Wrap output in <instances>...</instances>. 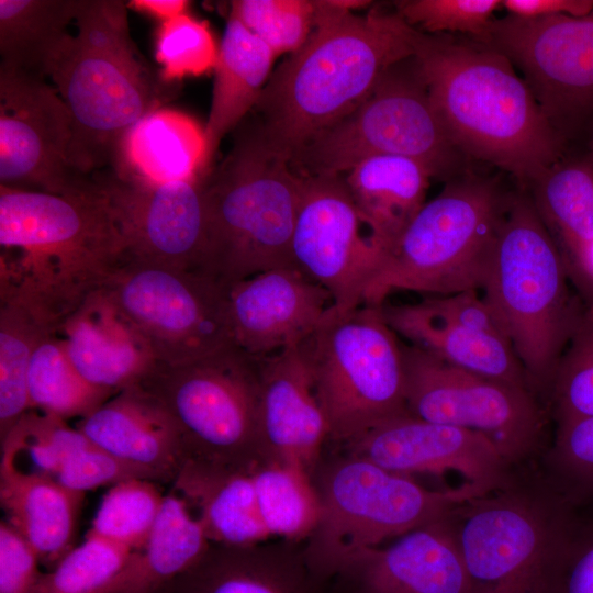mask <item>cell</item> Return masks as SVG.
Listing matches in <instances>:
<instances>
[{
  "mask_svg": "<svg viewBox=\"0 0 593 593\" xmlns=\"http://www.w3.org/2000/svg\"><path fill=\"white\" fill-rule=\"evenodd\" d=\"M304 44L270 75L254 108L266 144L290 161L357 107L394 65L415 56L421 32L361 0H315Z\"/></svg>",
  "mask_w": 593,
  "mask_h": 593,
  "instance_id": "6da1fadb",
  "label": "cell"
},
{
  "mask_svg": "<svg viewBox=\"0 0 593 593\" xmlns=\"http://www.w3.org/2000/svg\"><path fill=\"white\" fill-rule=\"evenodd\" d=\"M0 301L58 332L125 259L121 232L94 188L52 194L0 187Z\"/></svg>",
  "mask_w": 593,
  "mask_h": 593,
  "instance_id": "7a4b0ae2",
  "label": "cell"
},
{
  "mask_svg": "<svg viewBox=\"0 0 593 593\" xmlns=\"http://www.w3.org/2000/svg\"><path fill=\"white\" fill-rule=\"evenodd\" d=\"M414 58L459 152L528 183L558 163L560 135L504 54L479 42L421 32Z\"/></svg>",
  "mask_w": 593,
  "mask_h": 593,
  "instance_id": "3957f363",
  "label": "cell"
},
{
  "mask_svg": "<svg viewBox=\"0 0 593 593\" xmlns=\"http://www.w3.org/2000/svg\"><path fill=\"white\" fill-rule=\"evenodd\" d=\"M75 24L48 76L71 116L69 165L89 177L115 167L128 132L175 90L138 56L127 2L79 0Z\"/></svg>",
  "mask_w": 593,
  "mask_h": 593,
  "instance_id": "277c9868",
  "label": "cell"
},
{
  "mask_svg": "<svg viewBox=\"0 0 593 593\" xmlns=\"http://www.w3.org/2000/svg\"><path fill=\"white\" fill-rule=\"evenodd\" d=\"M221 163L201 177L205 213L204 272L227 287L292 266L291 239L304 176L244 119Z\"/></svg>",
  "mask_w": 593,
  "mask_h": 593,
  "instance_id": "5b68a950",
  "label": "cell"
},
{
  "mask_svg": "<svg viewBox=\"0 0 593 593\" xmlns=\"http://www.w3.org/2000/svg\"><path fill=\"white\" fill-rule=\"evenodd\" d=\"M532 200L510 199L489 258L483 299L506 332L534 394L549 400L564 346L583 309Z\"/></svg>",
  "mask_w": 593,
  "mask_h": 593,
  "instance_id": "8992f818",
  "label": "cell"
},
{
  "mask_svg": "<svg viewBox=\"0 0 593 593\" xmlns=\"http://www.w3.org/2000/svg\"><path fill=\"white\" fill-rule=\"evenodd\" d=\"M313 482L322 514L304 547L310 562L331 579L353 555L435 522L489 492L470 483L427 489L412 477L347 454L317 467Z\"/></svg>",
  "mask_w": 593,
  "mask_h": 593,
  "instance_id": "52a82bcc",
  "label": "cell"
},
{
  "mask_svg": "<svg viewBox=\"0 0 593 593\" xmlns=\"http://www.w3.org/2000/svg\"><path fill=\"white\" fill-rule=\"evenodd\" d=\"M328 427L342 446L407 415L402 344L381 305L327 309L300 346Z\"/></svg>",
  "mask_w": 593,
  "mask_h": 593,
  "instance_id": "ba28073f",
  "label": "cell"
},
{
  "mask_svg": "<svg viewBox=\"0 0 593 593\" xmlns=\"http://www.w3.org/2000/svg\"><path fill=\"white\" fill-rule=\"evenodd\" d=\"M506 203L490 181L447 184L384 256L362 304L380 306L399 290L449 295L481 289Z\"/></svg>",
  "mask_w": 593,
  "mask_h": 593,
  "instance_id": "9c48e42d",
  "label": "cell"
},
{
  "mask_svg": "<svg viewBox=\"0 0 593 593\" xmlns=\"http://www.w3.org/2000/svg\"><path fill=\"white\" fill-rule=\"evenodd\" d=\"M137 385L174 419L186 460L251 474L270 463L260 433L259 358L233 346L192 361H156Z\"/></svg>",
  "mask_w": 593,
  "mask_h": 593,
  "instance_id": "30bf717a",
  "label": "cell"
},
{
  "mask_svg": "<svg viewBox=\"0 0 593 593\" xmlns=\"http://www.w3.org/2000/svg\"><path fill=\"white\" fill-rule=\"evenodd\" d=\"M574 506L541 474L518 468L503 488L455 506L446 519L471 593H538L544 564Z\"/></svg>",
  "mask_w": 593,
  "mask_h": 593,
  "instance_id": "8fae6325",
  "label": "cell"
},
{
  "mask_svg": "<svg viewBox=\"0 0 593 593\" xmlns=\"http://www.w3.org/2000/svg\"><path fill=\"white\" fill-rule=\"evenodd\" d=\"M459 150L435 113L414 56L391 67L371 94L291 159L302 176L344 175L366 158L393 155L448 175Z\"/></svg>",
  "mask_w": 593,
  "mask_h": 593,
  "instance_id": "7c38bea8",
  "label": "cell"
},
{
  "mask_svg": "<svg viewBox=\"0 0 593 593\" xmlns=\"http://www.w3.org/2000/svg\"><path fill=\"white\" fill-rule=\"evenodd\" d=\"M101 290L157 361L181 363L234 346L228 287L203 271L124 259Z\"/></svg>",
  "mask_w": 593,
  "mask_h": 593,
  "instance_id": "4fadbf2b",
  "label": "cell"
},
{
  "mask_svg": "<svg viewBox=\"0 0 593 593\" xmlns=\"http://www.w3.org/2000/svg\"><path fill=\"white\" fill-rule=\"evenodd\" d=\"M402 356L411 416L480 433L514 468L539 455L544 414L530 390L455 367L414 345L402 344Z\"/></svg>",
  "mask_w": 593,
  "mask_h": 593,
  "instance_id": "5bb4252c",
  "label": "cell"
},
{
  "mask_svg": "<svg viewBox=\"0 0 593 593\" xmlns=\"http://www.w3.org/2000/svg\"><path fill=\"white\" fill-rule=\"evenodd\" d=\"M70 112L45 78L0 67V187L52 194L93 189L68 161Z\"/></svg>",
  "mask_w": 593,
  "mask_h": 593,
  "instance_id": "9a60e30c",
  "label": "cell"
},
{
  "mask_svg": "<svg viewBox=\"0 0 593 593\" xmlns=\"http://www.w3.org/2000/svg\"><path fill=\"white\" fill-rule=\"evenodd\" d=\"M361 225L343 175L304 176L292 266L323 287L343 311L363 303L365 289L384 258Z\"/></svg>",
  "mask_w": 593,
  "mask_h": 593,
  "instance_id": "2e32d148",
  "label": "cell"
},
{
  "mask_svg": "<svg viewBox=\"0 0 593 593\" xmlns=\"http://www.w3.org/2000/svg\"><path fill=\"white\" fill-rule=\"evenodd\" d=\"M477 42L517 65L551 124L593 107V10L537 19L492 20Z\"/></svg>",
  "mask_w": 593,
  "mask_h": 593,
  "instance_id": "e0dca14e",
  "label": "cell"
},
{
  "mask_svg": "<svg viewBox=\"0 0 593 593\" xmlns=\"http://www.w3.org/2000/svg\"><path fill=\"white\" fill-rule=\"evenodd\" d=\"M90 178L121 232L125 259L204 272L201 177L157 183L104 169Z\"/></svg>",
  "mask_w": 593,
  "mask_h": 593,
  "instance_id": "ac0fdd59",
  "label": "cell"
},
{
  "mask_svg": "<svg viewBox=\"0 0 593 593\" xmlns=\"http://www.w3.org/2000/svg\"><path fill=\"white\" fill-rule=\"evenodd\" d=\"M342 447L347 455L400 474L457 473L466 483L489 491L508 484L518 469L484 435L410 414L384 422Z\"/></svg>",
  "mask_w": 593,
  "mask_h": 593,
  "instance_id": "d6986e66",
  "label": "cell"
},
{
  "mask_svg": "<svg viewBox=\"0 0 593 593\" xmlns=\"http://www.w3.org/2000/svg\"><path fill=\"white\" fill-rule=\"evenodd\" d=\"M333 583L337 593H471L446 515L353 555Z\"/></svg>",
  "mask_w": 593,
  "mask_h": 593,
  "instance_id": "ffe728a7",
  "label": "cell"
},
{
  "mask_svg": "<svg viewBox=\"0 0 593 593\" xmlns=\"http://www.w3.org/2000/svg\"><path fill=\"white\" fill-rule=\"evenodd\" d=\"M227 301L234 346L259 359L301 346L333 304L323 287L293 266L230 284Z\"/></svg>",
  "mask_w": 593,
  "mask_h": 593,
  "instance_id": "44dd1931",
  "label": "cell"
},
{
  "mask_svg": "<svg viewBox=\"0 0 593 593\" xmlns=\"http://www.w3.org/2000/svg\"><path fill=\"white\" fill-rule=\"evenodd\" d=\"M259 362V422L267 458L300 467L313 478L328 427L300 346Z\"/></svg>",
  "mask_w": 593,
  "mask_h": 593,
  "instance_id": "7402d4cb",
  "label": "cell"
},
{
  "mask_svg": "<svg viewBox=\"0 0 593 593\" xmlns=\"http://www.w3.org/2000/svg\"><path fill=\"white\" fill-rule=\"evenodd\" d=\"M172 593H337L309 560L304 541L268 539L247 546L211 544L172 580Z\"/></svg>",
  "mask_w": 593,
  "mask_h": 593,
  "instance_id": "603a6c76",
  "label": "cell"
},
{
  "mask_svg": "<svg viewBox=\"0 0 593 593\" xmlns=\"http://www.w3.org/2000/svg\"><path fill=\"white\" fill-rule=\"evenodd\" d=\"M57 334L78 372L114 393L137 385L157 361L144 336L102 290L91 294Z\"/></svg>",
  "mask_w": 593,
  "mask_h": 593,
  "instance_id": "cb8c5ba5",
  "label": "cell"
},
{
  "mask_svg": "<svg viewBox=\"0 0 593 593\" xmlns=\"http://www.w3.org/2000/svg\"><path fill=\"white\" fill-rule=\"evenodd\" d=\"M76 428L93 445L171 482L186 461L177 425L138 385L124 389L81 417Z\"/></svg>",
  "mask_w": 593,
  "mask_h": 593,
  "instance_id": "d4e9b609",
  "label": "cell"
},
{
  "mask_svg": "<svg viewBox=\"0 0 593 593\" xmlns=\"http://www.w3.org/2000/svg\"><path fill=\"white\" fill-rule=\"evenodd\" d=\"M83 496L49 475L21 469L12 457L1 454L2 510L40 562L54 568L72 549Z\"/></svg>",
  "mask_w": 593,
  "mask_h": 593,
  "instance_id": "484cf974",
  "label": "cell"
},
{
  "mask_svg": "<svg viewBox=\"0 0 593 593\" xmlns=\"http://www.w3.org/2000/svg\"><path fill=\"white\" fill-rule=\"evenodd\" d=\"M381 311L394 333L409 339L411 345L455 367L530 390L510 342L451 322L423 301L399 305L383 303Z\"/></svg>",
  "mask_w": 593,
  "mask_h": 593,
  "instance_id": "4316f807",
  "label": "cell"
},
{
  "mask_svg": "<svg viewBox=\"0 0 593 593\" xmlns=\"http://www.w3.org/2000/svg\"><path fill=\"white\" fill-rule=\"evenodd\" d=\"M172 491L198 511L195 517L211 544L247 546L271 539L260 517L251 473L187 459Z\"/></svg>",
  "mask_w": 593,
  "mask_h": 593,
  "instance_id": "83f0119b",
  "label": "cell"
},
{
  "mask_svg": "<svg viewBox=\"0 0 593 593\" xmlns=\"http://www.w3.org/2000/svg\"><path fill=\"white\" fill-rule=\"evenodd\" d=\"M343 176L361 222L385 256L425 204L430 172L413 159L379 155Z\"/></svg>",
  "mask_w": 593,
  "mask_h": 593,
  "instance_id": "f1b7e54d",
  "label": "cell"
},
{
  "mask_svg": "<svg viewBox=\"0 0 593 593\" xmlns=\"http://www.w3.org/2000/svg\"><path fill=\"white\" fill-rule=\"evenodd\" d=\"M530 184L532 202L586 304L591 301L584 265L593 240V161L557 163Z\"/></svg>",
  "mask_w": 593,
  "mask_h": 593,
  "instance_id": "f546056e",
  "label": "cell"
},
{
  "mask_svg": "<svg viewBox=\"0 0 593 593\" xmlns=\"http://www.w3.org/2000/svg\"><path fill=\"white\" fill-rule=\"evenodd\" d=\"M112 170L157 183L200 178L208 171L205 130L183 112L158 108L128 132Z\"/></svg>",
  "mask_w": 593,
  "mask_h": 593,
  "instance_id": "4dcf8cb0",
  "label": "cell"
},
{
  "mask_svg": "<svg viewBox=\"0 0 593 593\" xmlns=\"http://www.w3.org/2000/svg\"><path fill=\"white\" fill-rule=\"evenodd\" d=\"M276 57L234 15H228L219 48L211 110L204 128L208 170L222 138L255 108Z\"/></svg>",
  "mask_w": 593,
  "mask_h": 593,
  "instance_id": "1f68e13d",
  "label": "cell"
},
{
  "mask_svg": "<svg viewBox=\"0 0 593 593\" xmlns=\"http://www.w3.org/2000/svg\"><path fill=\"white\" fill-rule=\"evenodd\" d=\"M211 542L176 492L165 494L150 536L101 593H156L192 567Z\"/></svg>",
  "mask_w": 593,
  "mask_h": 593,
  "instance_id": "d6a6232c",
  "label": "cell"
},
{
  "mask_svg": "<svg viewBox=\"0 0 593 593\" xmlns=\"http://www.w3.org/2000/svg\"><path fill=\"white\" fill-rule=\"evenodd\" d=\"M79 0H0V67L45 78Z\"/></svg>",
  "mask_w": 593,
  "mask_h": 593,
  "instance_id": "836d02e7",
  "label": "cell"
},
{
  "mask_svg": "<svg viewBox=\"0 0 593 593\" xmlns=\"http://www.w3.org/2000/svg\"><path fill=\"white\" fill-rule=\"evenodd\" d=\"M27 389L31 409L63 421L81 418L116 394L90 383L78 372L57 332L47 333L36 345Z\"/></svg>",
  "mask_w": 593,
  "mask_h": 593,
  "instance_id": "e575fe53",
  "label": "cell"
},
{
  "mask_svg": "<svg viewBox=\"0 0 593 593\" xmlns=\"http://www.w3.org/2000/svg\"><path fill=\"white\" fill-rule=\"evenodd\" d=\"M260 517L270 538L303 542L315 530L322 505L313 478L279 462L253 472Z\"/></svg>",
  "mask_w": 593,
  "mask_h": 593,
  "instance_id": "d590c367",
  "label": "cell"
},
{
  "mask_svg": "<svg viewBox=\"0 0 593 593\" xmlns=\"http://www.w3.org/2000/svg\"><path fill=\"white\" fill-rule=\"evenodd\" d=\"M1 440L31 409L27 374L36 345L52 331L18 302L0 301Z\"/></svg>",
  "mask_w": 593,
  "mask_h": 593,
  "instance_id": "8d00e7d4",
  "label": "cell"
},
{
  "mask_svg": "<svg viewBox=\"0 0 593 593\" xmlns=\"http://www.w3.org/2000/svg\"><path fill=\"white\" fill-rule=\"evenodd\" d=\"M155 482L130 479L112 485L102 496L87 535L133 551L144 548L165 499Z\"/></svg>",
  "mask_w": 593,
  "mask_h": 593,
  "instance_id": "74e56055",
  "label": "cell"
},
{
  "mask_svg": "<svg viewBox=\"0 0 593 593\" xmlns=\"http://www.w3.org/2000/svg\"><path fill=\"white\" fill-rule=\"evenodd\" d=\"M541 474L574 507H593V416L557 425Z\"/></svg>",
  "mask_w": 593,
  "mask_h": 593,
  "instance_id": "f35d334b",
  "label": "cell"
},
{
  "mask_svg": "<svg viewBox=\"0 0 593 593\" xmlns=\"http://www.w3.org/2000/svg\"><path fill=\"white\" fill-rule=\"evenodd\" d=\"M133 550L87 535L47 572H41L33 593H101L119 574Z\"/></svg>",
  "mask_w": 593,
  "mask_h": 593,
  "instance_id": "ab89813d",
  "label": "cell"
},
{
  "mask_svg": "<svg viewBox=\"0 0 593 593\" xmlns=\"http://www.w3.org/2000/svg\"><path fill=\"white\" fill-rule=\"evenodd\" d=\"M548 401L557 425L593 416V302L585 304L561 356Z\"/></svg>",
  "mask_w": 593,
  "mask_h": 593,
  "instance_id": "60d3db41",
  "label": "cell"
},
{
  "mask_svg": "<svg viewBox=\"0 0 593 593\" xmlns=\"http://www.w3.org/2000/svg\"><path fill=\"white\" fill-rule=\"evenodd\" d=\"M538 593H593V507H574L544 564Z\"/></svg>",
  "mask_w": 593,
  "mask_h": 593,
  "instance_id": "b9f144b4",
  "label": "cell"
},
{
  "mask_svg": "<svg viewBox=\"0 0 593 593\" xmlns=\"http://www.w3.org/2000/svg\"><path fill=\"white\" fill-rule=\"evenodd\" d=\"M315 12V0H235L230 14L279 56L304 44Z\"/></svg>",
  "mask_w": 593,
  "mask_h": 593,
  "instance_id": "7bdbcfd3",
  "label": "cell"
},
{
  "mask_svg": "<svg viewBox=\"0 0 593 593\" xmlns=\"http://www.w3.org/2000/svg\"><path fill=\"white\" fill-rule=\"evenodd\" d=\"M219 48L205 21L182 13L161 22L156 41L160 77L174 83L215 69Z\"/></svg>",
  "mask_w": 593,
  "mask_h": 593,
  "instance_id": "ee69618b",
  "label": "cell"
},
{
  "mask_svg": "<svg viewBox=\"0 0 593 593\" xmlns=\"http://www.w3.org/2000/svg\"><path fill=\"white\" fill-rule=\"evenodd\" d=\"M2 449L24 450L34 471L55 479L66 459L90 440L60 418L26 412L1 440Z\"/></svg>",
  "mask_w": 593,
  "mask_h": 593,
  "instance_id": "f6af8a7d",
  "label": "cell"
},
{
  "mask_svg": "<svg viewBox=\"0 0 593 593\" xmlns=\"http://www.w3.org/2000/svg\"><path fill=\"white\" fill-rule=\"evenodd\" d=\"M501 0H403L396 1V13L411 26H421L436 35L460 32L480 40L486 33L493 12Z\"/></svg>",
  "mask_w": 593,
  "mask_h": 593,
  "instance_id": "bcb514c9",
  "label": "cell"
},
{
  "mask_svg": "<svg viewBox=\"0 0 593 593\" xmlns=\"http://www.w3.org/2000/svg\"><path fill=\"white\" fill-rule=\"evenodd\" d=\"M55 479L65 488L82 494L99 486H112L130 479L157 482L150 471L120 459L91 441L66 459Z\"/></svg>",
  "mask_w": 593,
  "mask_h": 593,
  "instance_id": "7dc6e473",
  "label": "cell"
},
{
  "mask_svg": "<svg viewBox=\"0 0 593 593\" xmlns=\"http://www.w3.org/2000/svg\"><path fill=\"white\" fill-rule=\"evenodd\" d=\"M38 557L7 522L0 523V593H33L41 574Z\"/></svg>",
  "mask_w": 593,
  "mask_h": 593,
  "instance_id": "c3c4849f",
  "label": "cell"
},
{
  "mask_svg": "<svg viewBox=\"0 0 593 593\" xmlns=\"http://www.w3.org/2000/svg\"><path fill=\"white\" fill-rule=\"evenodd\" d=\"M422 301L433 312L451 322L510 342L495 314L475 290L427 296Z\"/></svg>",
  "mask_w": 593,
  "mask_h": 593,
  "instance_id": "681fc988",
  "label": "cell"
},
{
  "mask_svg": "<svg viewBox=\"0 0 593 593\" xmlns=\"http://www.w3.org/2000/svg\"><path fill=\"white\" fill-rule=\"evenodd\" d=\"M502 5L510 15L522 19L583 16L593 10V0H503Z\"/></svg>",
  "mask_w": 593,
  "mask_h": 593,
  "instance_id": "f907efd6",
  "label": "cell"
},
{
  "mask_svg": "<svg viewBox=\"0 0 593 593\" xmlns=\"http://www.w3.org/2000/svg\"><path fill=\"white\" fill-rule=\"evenodd\" d=\"M189 2L184 0H132L127 8L153 15L161 22L187 13Z\"/></svg>",
  "mask_w": 593,
  "mask_h": 593,
  "instance_id": "816d5d0a",
  "label": "cell"
},
{
  "mask_svg": "<svg viewBox=\"0 0 593 593\" xmlns=\"http://www.w3.org/2000/svg\"><path fill=\"white\" fill-rule=\"evenodd\" d=\"M584 268H585L588 282L591 289V301L589 302L591 303L593 302V240L586 251Z\"/></svg>",
  "mask_w": 593,
  "mask_h": 593,
  "instance_id": "f5cc1de1",
  "label": "cell"
},
{
  "mask_svg": "<svg viewBox=\"0 0 593 593\" xmlns=\"http://www.w3.org/2000/svg\"><path fill=\"white\" fill-rule=\"evenodd\" d=\"M156 593H172V592H171L170 588L167 585L166 588L159 590V591L156 592Z\"/></svg>",
  "mask_w": 593,
  "mask_h": 593,
  "instance_id": "db71d44e",
  "label": "cell"
},
{
  "mask_svg": "<svg viewBox=\"0 0 593 593\" xmlns=\"http://www.w3.org/2000/svg\"><path fill=\"white\" fill-rule=\"evenodd\" d=\"M590 159L593 161V137H592V141H591V156H590Z\"/></svg>",
  "mask_w": 593,
  "mask_h": 593,
  "instance_id": "11a10c76",
  "label": "cell"
}]
</instances>
